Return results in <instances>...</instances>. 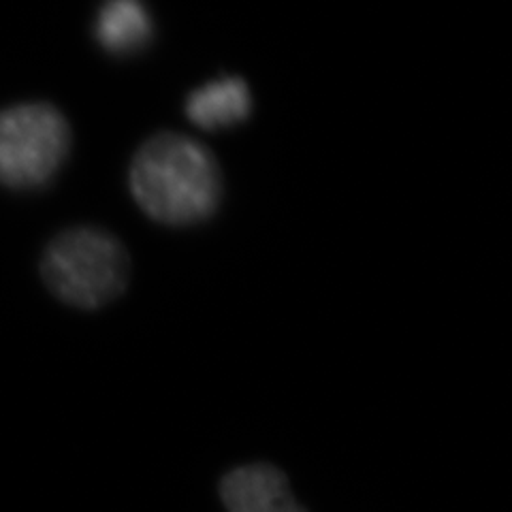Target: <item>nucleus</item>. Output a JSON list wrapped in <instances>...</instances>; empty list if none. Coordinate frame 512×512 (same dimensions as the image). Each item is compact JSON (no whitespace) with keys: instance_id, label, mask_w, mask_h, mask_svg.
Returning <instances> with one entry per match:
<instances>
[{"instance_id":"nucleus-2","label":"nucleus","mask_w":512,"mask_h":512,"mask_svg":"<svg viewBox=\"0 0 512 512\" xmlns=\"http://www.w3.org/2000/svg\"><path fill=\"white\" fill-rule=\"evenodd\" d=\"M41 276L62 303L96 310L126 291L131 259L116 235L99 227H75L47 244Z\"/></svg>"},{"instance_id":"nucleus-4","label":"nucleus","mask_w":512,"mask_h":512,"mask_svg":"<svg viewBox=\"0 0 512 512\" xmlns=\"http://www.w3.org/2000/svg\"><path fill=\"white\" fill-rule=\"evenodd\" d=\"M220 500L227 512H308L274 463L256 461L237 466L220 480Z\"/></svg>"},{"instance_id":"nucleus-3","label":"nucleus","mask_w":512,"mask_h":512,"mask_svg":"<svg viewBox=\"0 0 512 512\" xmlns=\"http://www.w3.org/2000/svg\"><path fill=\"white\" fill-rule=\"evenodd\" d=\"M71 148V128L45 103L0 111V186L37 190L50 184Z\"/></svg>"},{"instance_id":"nucleus-5","label":"nucleus","mask_w":512,"mask_h":512,"mask_svg":"<svg viewBox=\"0 0 512 512\" xmlns=\"http://www.w3.org/2000/svg\"><path fill=\"white\" fill-rule=\"evenodd\" d=\"M252 96L246 82L224 77L192 92L186 101V116L205 131H218L239 124L250 116Z\"/></svg>"},{"instance_id":"nucleus-1","label":"nucleus","mask_w":512,"mask_h":512,"mask_svg":"<svg viewBox=\"0 0 512 512\" xmlns=\"http://www.w3.org/2000/svg\"><path fill=\"white\" fill-rule=\"evenodd\" d=\"M128 186L143 212L171 227L212 218L224 192L216 156L180 133H160L143 143L128 171Z\"/></svg>"},{"instance_id":"nucleus-6","label":"nucleus","mask_w":512,"mask_h":512,"mask_svg":"<svg viewBox=\"0 0 512 512\" xmlns=\"http://www.w3.org/2000/svg\"><path fill=\"white\" fill-rule=\"evenodd\" d=\"M152 20L141 0H105L96 18V39L111 54H135L152 39Z\"/></svg>"}]
</instances>
